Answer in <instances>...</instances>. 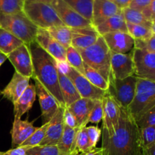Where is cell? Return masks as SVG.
I'll return each mask as SVG.
<instances>
[{
	"mask_svg": "<svg viewBox=\"0 0 155 155\" xmlns=\"http://www.w3.org/2000/svg\"><path fill=\"white\" fill-rule=\"evenodd\" d=\"M120 116L117 131L110 137L102 128L103 155H136L142 148L140 130L127 109L120 106Z\"/></svg>",
	"mask_w": 155,
	"mask_h": 155,
	"instance_id": "6da1fadb",
	"label": "cell"
},
{
	"mask_svg": "<svg viewBox=\"0 0 155 155\" xmlns=\"http://www.w3.org/2000/svg\"><path fill=\"white\" fill-rule=\"evenodd\" d=\"M32 57L33 78H36L55 98L61 107H65L59 86L57 61L34 41L27 45Z\"/></svg>",
	"mask_w": 155,
	"mask_h": 155,
	"instance_id": "7a4b0ae2",
	"label": "cell"
},
{
	"mask_svg": "<svg viewBox=\"0 0 155 155\" xmlns=\"http://www.w3.org/2000/svg\"><path fill=\"white\" fill-rule=\"evenodd\" d=\"M83 62L98 71L107 81L110 75L111 51L102 36H100L93 45L84 49L78 50Z\"/></svg>",
	"mask_w": 155,
	"mask_h": 155,
	"instance_id": "3957f363",
	"label": "cell"
},
{
	"mask_svg": "<svg viewBox=\"0 0 155 155\" xmlns=\"http://www.w3.org/2000/svg\"><path fill=\"white\" fill-rule=\"evenodd\" d=\"M0 27L29 45L36 41L38 27L24 12L12 15H0Z\"/></svg>",
	"mask_w": 155,
	"mask_h": 155,
	"instance_id": "277c9868",
	"label": "cell"
},
{
	"mask_svg": "<svg viewBox=\"0 0 155 155\" xmlns=\"http://www.w3.org/2000/svg\"><path fill=\"white\" fill-rule=\"evenodd\" d=\"M23 12L38 28L48 30L51 27L64 25L50 4L24 2Z\"/></svg>",
	"mask_w": 155,
	"mask_h": 155,
	"instance_id": "5b68a950",
	"label": "cell"
},
{
	"mask_svg": "<svg viewBox=\"0 0 155 155\" xmlns=\"http://www.w3.org/2000/svg\"><path fill=\"white\" fill-rule=\"evenodd\" d=\"M155 106V81L138 78L136 95L127 110L135 120Z\"/></svg>",
	"mask_w": 155,
	"mask_h": 155,
	"instance_id": "8992f818",
	"label": "cell"
},
{
	"mask_svg": "<svg viewBox=\"0 0 155 155\" xmlns=\"http://www.w3.org/2000/svg\"><path fill=\"white\" fill-rule=\"evenodd\" d=\"M138 78L135 76L123 80L115 79L110 75L107 93L116 101L118 105L127 109L134 99Z\"/></svg>",
	"mask_w": 155,
	"mask_h": 155,
	"instance_id": "52a82bcc",
	"label": "cell"
},
{
	"mask_svg": "<svg viewBox=\"0 0 155 155\" xmlns=\"http://www.w3.org/2000/svg\"><path fill=\"white\" fill-rule=\"evenodd\" d=\"M57 64L65 75L73 82L80 97L92 100H102L107 92L98 89L92 85L83 74L69 65L68 62L60 63L57 61Z\"/></svg>",
	"mask_w": 155,
	"mask_h": 155,
	"instance_id": "ba28073f",
	"label": "cell"
},
{
	"mask_svg": "<svg viewBox=\"0 0 155 155\" xmlns=\"http://www.w3.org/2000/svg\"><path fill=\"white\" fill-rule=\"evenodd\" d=\"M135 64V77L155 81V53L134 48L132 51Z\"/></svg>",
	"mask_w": 155,
	"mask_h": 155,
	"instance_id": "9c48e42d",
	"label": "cell"
},
{
	"mask_svg": "<svg viewBox=\"0 0 155 155\" xmlns=\"http://www.w3.org/2000/svg\"><path fill=\"white\" fill-rule=\"evenodd\" d=\"M59 18L65 26L71 28H83L93 26L92 23L74 11L63 0H54L51 3Z\"/></svg>",
	"mask_w": 155,
	"mask_h": 155,
	"instance_id": "30bf717a",
	"label": "cell"
},
{
	"mask_svg": "<svg viewBox=\"0 0 155 155\" xmlns=\"http://www.w3.org/2000/svg\"><path fill=\"white\" fill-rule=\"evenodd\" d=\"M8 59L12 64L17 73L28 78L33 77V61L27 45L23 44L16 48L8 55Z\"/></svg>",
	"mask_w": 155,
	"mask_h": 155,
	"instance_id": "8fae6325",
	"label": "cell"
},
{
	"mask_svg": "<svg viewBox=\"0 0 155 155\" xmlns=\"http://www.w3.org/2000/svg\"><path fill=\"white\" fill-rule=\"evenodd\" d=\"M35 81L36 96L39 98V102L42 110V118L43 124L49 122L53 117L57 113L60 105L54 96L42 86L40 82L36 78H33Z\"/></svg>",
	"mask_w": 155,
	"mask_h": 155,
	"instance_id": "7c38bea8",
	"label": "cell"
},
{
	"mask_svg": "<svg viewBox=\"0 0 155 155\" xmlns=\"http://www.w3.org/2000/svg\"><path fill=\"white\" fill-rule=\"evenodd\" d=\"M110 75L114 78L120 80L135 75V64L132 51L129 54L111 52Z\"/></svg>",
	"mask_w": 155,
	"mask_h": 155,
	"instance_id": "4fadbf2b",
	"label": "cell"
},
{
	"mask_svg": "<svg viewBox=\"0 0 155 155\" xmlns=\"http://www.w3.org/2000/svg\"><path fill=\"white\" fill-rule=\"evenodd\" d=\"M103 129L107 131L110 137L115 134L119 125L120 109L117 103L107 93L102 99Z\"/></svg>",
	"mask_w": 155,
	"mask_h": 155,
	"instance_id": "5bb4252c",
	"label": "cell"
},
{
	"mask_svg": "<svg viewBox=\"0 0 155 155\" xmlns=\"http://www.w3.org/2000/svg\"><path fill=\"white\" fill-rule=\"evenodd\" d=\"M36 42L58 62H67L66 48L55 40L45 29H38Z\"/></svg>",
	"mask_w": 155,
	"mask_h": 155,
	"instance_id": "9a60e30c",
	"label": "cell"
},
{
	"mask_svg": "<svg viewBox=\"0 0 155 155\" xmlns=\"http://www.w3.org/2000/svg\"><path fill=\"white\" fill-rule=\"evenodd\" d=\"M111 52L127 54L131 52L135 46V39L128 33L113 32L102 36Z\"/></svg>",
	"mask_w": 155,
	"mask_h": 155,
	"instance_id": "2e32d148",
	"label": "cell"
},
{
	"mask_svg": "<svg viewBox=\"0 0 155 155\" xmlns=\"http://www.w3.org/2000/svg\"><path fill=\"white\" fill-rule=\"evenodd\" d=\"M71 45L77 50L84 49L93 45L101 35L94 26L83 28H71Z\"/></svg>",
	"mask_w": 155,
	"mask_h": 155,
	"instance_id": "e0dca14e",
	"label": "cell"
},
{
	"mask_svg": "<svg viewBox=\"0 0 155 155\" xmlns=\"http://www.w3.org/2000/svg\"><path fill=\"white\" fill-rule=\"evenodd\" d=\"M65 107H59L57 113L49 121V125L43 140L39 145H57L62 136L64 130V110Z\"/></svg>",
	"mask_w": 155,
	"mask_h": 155,
	"instance_id": "ac0fdd59",
	"label": "cell"
},
{
	"mask_svg": "<svg viewBox=\"0 0 155 155\" xmlns=\"http://www.w3.org/2000/svg\"><path fill=\"white\" fill-rule=\"evenodd\" d=\"M120 13L122 10L110 0H94L92 23L95 27L107 18Z\"/></svg>",
	"mask_w": 155,
	"mask_h": 155,
	"instance_id": "d6986e66",
	"label": "cell"
},
{
	"mask_svg": "<svg viewBox=\"0 0 155 155\" xmlns=\"http://www.w3.org/2000/svg\"><path fill=\"white\" fill-rule=\"evenodd\" d=\"M33 122L22 120L21 118L15 117L13 127L11 131L12 144L13 148L21 146L36 130L38 127L33 126Z\"/></svg>",
	"mask_w": 155,
	"mask_h": 155,
	"instance_id": "ffe728a7",
	"label": "cell"
},
{
	"mask_svg": "<svg viewBox=\"0 0 155 155\" xmlns=\"http://www.w3.org/2000/svg\"><path fill=\"white\" fill-rule=\"evenodd\" d=\"M30 79L15 71L8 84L1 91V95L14 104L28 87L30 85Z\"/></svg>",
	"mask_w": 155,
	"mask_h": 155,
	"instance_id": "44dd1931",
	"label": "cell"
},
{
	"mask_svg": "<svg viewBox=\"0 0 155 155\" xmlns=\"http://www.w3.org/2000/svg\"><path fill=\"white\" fill-rule=\"evenodd\" d=\"M98 100L81 98L71 104L68 109L74 115L78 127H86L89 114Z\"/></svg>",
	"mask_w": 155,
	"mask_h": 155,
	"instance_id": "7402d4cb",
	"label": "cell"
},
{
	"mask_svg": "<svg viewBox=\"0 0 155 155\" xmlns=\"http://www.w3.org/2000/svg\"><path fill=\"white\" fill-rule=\"evenodd\" d=\"M80 128H71L68 126H64L62 136L57 145L58 148L64 155H78L76 143L77 136Z\"/></svg>",
	"mask_w": 155,
	"mask_h": 155,
	"instance_id": "603a6c76",
	"label": "cell"
},
{
	"mask_svg": "<svg viewBox=\"0 0 155 155\" xmlns=\"http://www.w3.org/2000/svg\"><path fill=\"white\" fill-rule=\"evenodd\" d=\"M57 68L61 92L62 97L64 101L65 107H68L71 104L81 98V97H80L79 92H77L73 82L65 75L64 73L61 70L58 64Z\"/></svg>",
	"mask_w": 155,
	"mask_h": 155,
	"instance_id": "cb8c5ba5",
	"label": "cell"
},
{
	"mask_svg": "<svg viewBox=\"0 0 155 155\" xmlns=\"http://www.w3.org/2000/svg\"><path fill=\"white\" fill-rule=\"evenodd\" d=\"M36 98L35 85L30 84L20 98L14 103L15 117L21 118L32 107Z\"/></svg>",
	"mask_w": 155,
	"mask_h": 155,
	"instance_id": "d4e9b609",
	"label": "cell"
},
{
	"mask_svg": "<svg viewBox=\"0 0 155 155\" xmlns=\"http://www.w3.org/2000/svg\"><path fill=\"white\" fill-rule=\"evenodd\" d=\"M95 29L101 36H103L106 33H113V32L128 33L127 22H126L125 18L123 15V12L122 13L118 14V15L106 19L105 21L97 25L95 27Z\"/></svg>",
	"mask_w": 155,
	"mask_h": 155,
	"instance_id": "484cf974",
	"label": "cell"
},
{
	"mask_svg": "<svg viewBox=\"0 0 155 155\" xmlns=\"http://www.w3.org/2000/svg\"><path fill=\"white\" fill-rule=\"evenodd\" d=\"M24 44L21 39L14 36L10 32L0 27V51L8 55L16 48Z\"/></svg>",
	"mask_w": 155,
	"mask_h": 155,
	"instance_id": "4316f807",
	"label": "cell"
},
{
	"mask_svg": "<svg viewBox=\"0 0 155 155\" xmlns=\"http://www.w3.org/2000/svg\"><path fill=\"white\" fill-rule=\"evenodd\" d=\"M48 32L57 42L65 48L71 45L72 40V30L71 27L67 26H59V27H51L48 29Z\"/></svg>",
	"mask_w": 155,
	"mask_h": 155,
	"instance_id": "83f0119b",
	"label": "cell"
},
{
	"mask_svg": "<svg viewBox=\"0 0 155 155\" xmlns=\"http://www.w3.org/2000/svg\"><path fill=\"white\" fill-rule=\"evenodd\" d=\"M67 5L72 8L81 16L92 21V6L94 0H63Z\"/></svg>",
	"mask_w": 155,
	"mask_h": 155,
	"instance_id": "f1b7e54d",
	"label": "cell"
},
{
	"mask_svg": "<svg viewBox=\"0 0 155 155\" xmlns=\"http://www.w3.org/2000/svg\"><path fill=\"white\" fill-rule=\"evenodd\" d=\"M122 12L127 23L136 24V25H141L151 29L152 22L147 19L144 16L142 12L135 10V9L131 8L130 7L123 9Z\"/></svg>",
	"mask_w": 155,
	"mask_h": 155,
	"instance_id": "f546056e",
	"label": "cell"
},
{
	"mask_svg": "<svg viewBox=\"0 0 155 155\" xmlns=\"http://www.w3.org/2000/svg\"><path fill=\"white\" fill-rule=\"evenodd\" d=\"M83 75L87 78V80L95 86L107 92L108 87V83L107 80L99 74L97 71L92 68L84 63V72Z\"/></svg>",
	"mask_w": 155,
	"mask_h": 155,
	"instance_id": "4dcf8cb0",
	"label": "cell"
},
{
	"mask_svg": "<svg viewBox=\"0 0 155 155\" xmlns=\"http://www.w3.org/2000/svg\"><path fill=\"white\" fill-rule=\"evenodd\" d=\"M66 59L68 64L83 74L84 62L83 58L78 50L74 48L72 45L66 48Z\"/></svg>",
	"mask_w": 155,
	"mask_h": 155,
	"instance_id": "1f68e13d",
	"label": "cell"
},
{
	"mask_svg": "<svg viewBox=\"0 0 155 155\" xmlns=\"http://www.w3.org/2000/svg\"><path fill=\"white\" fill-rule=\"evenodd\" d=\"M24 0H0V15L22 13Z\"/></svg>",
	"mask_w": 155,
	"mask_h": 155,
	"instance_id": "d6a6232c",
	"label": "cell"
},
{
	"mask_svg": "<svg viewBox=\"0 0 155 155\" xmlns=\"http://www.w3.org/2000/svg\"><path fill=\"white\" fill-rule=\"evenodd\" d=\"M127 32L135 40H146L153 36L151 29L141 25L127 23Z\"/></svg>",
	"mask_w": 155,
	"mask_h": 155,
	"instance_id": "836d02e7",
	"label": "cell"
},
{
	"mask_svg": "<svg viewBox=\"0 0 155 155\" xmlns=\"http://www.w3.org/2000/svg\"><path fill=\"white\" fill-rule=\"evenodd\" d=\"M48 125H49V122L47 124H43L42 127H38L37 130L21 145V147H35L38 146L40 145L42 141L43 140L44 137L46 133L47 129H48ZM20 147V146H19Z\"/></svg>",
	"mask_w": 155,
	"mask_h": 155,
	"instance_id": "e575fe53",
	"label": "cell"
},
{
	"mask_svg": "<svg viewBox=\"0 0 155 155\" xmlns=\"http://www.w3.org/2000/svg\"><path fill=\"white\" fill-rule=\"evenodd\" d=\"M27 155H64L57 145H38L35 147H26Z\"/></svg>",
	"mask_w": 155,
	"mask_h": 155,
	"instance_id": "d590c367",
	"label": "cell"
},
{
	"mask_svg": "<svg viewBox=\"0 0 155 155\" xmlns=\"http://www.w3.org/2000/svg\"><path fill=\"white\" fill-rule=\"evenodd\" d=\"M77 151L80 154H86L91 151L89 145V138L86 133V127H81L79 130L77 136V143H76Z\"/></svg>",
	"mask_w": 155,
	"mask_h": 155,
	"instance_id": "8d00e7d4",
	"label": "cell"
},
{
	"mask_svg": "<svg viewBox=\"0 0 155 155\" xmlns=\"http://www.w3.org/2000/svg\"><path fill=\"white\" fill-rule=\"evenodd\" d=\"M139 130L141 146L145 149L155 142V126L147 127Z\"/></svg>",
	"mask_w": 155,
	"mask_h": 155,
	"instance_id": "74e56055",
	"label": "cell"
},
{
	"mask_svg": "<svg viewBox=\"0 0 155 155\" xmlns=\"http://www.w3.org/2000/svg\"><path fill=\"white\" fill-rule=\"evenodd\" d=\"M135 121L139 129L155 126V106Z\"/></svg>",
	"mask_w": 155,
	"mask_h": 155,
	"instance_id": "f35d334b",
	"label": "cell"
},
{
	"mask_svg": "<svg viewBox=\"0 0 155 155\" xmlns=\"http://www.w3.org/2000/svg\"><path fill=\"white\" fill-rule=\"evenodd\" d=\"M86 133L89 138V145H90L91 151L96 148V145L99 141L101 136V130L98 127H86Z\"/></svg>",
	"mask_w": 155,
	"mask_h": 155,
	"instance_id": "ab89813d",
	"label": "cell"
},
{
	"mask_svg": "<svg viewBox=\"0 0 155 155\" xmlns=\"http://www.w3.org/2000/svg\"><path fill=\"white\" fill-rule=\"evenodd\" d=\"M103 120V103L102 100H98L89 114L88 123L98 124Z\"/></svg>",
	"mask_w": 155,
	"mask_h": 155,
	"instance_id": "60d3db41",
	"label": "cell"
},
{
	"mask_svg": "<svg viewBox=\"0 0 155 155\" xmlns=\"http://www.w3.org/2000/svg\"><path fill=\"white\" fill-rule=\"evenodd\" d=\"M134 48L145 49L155 53V36H152L146 40H135Z\"/></svg>",
	"mask_w": 155,
	"mask_h": 155,
	"instance_id": "b9f144b4",
	"label": "cell"
},
{
	"mask_svg": "<svg viewBox=\"0 0 155 155\" xmlns=\"http://www.w3.org/2000/svg\"><path fill=\"white\" fill-rule=\"evenodd\" d=\"M63 118L64 125L74 129L78 127L77 120H76L75 117H74V115L68 110V107H65L64 110ZM79 128H80V127H79Z\"/></svg>",
	"mask_w": 155,
	"mask_h": 155,
	"instance_id": "7bdbcfd3",
	"label": "cell"
},
{
	"mask_svg": "<svg viewBox=\"0 0 155 155\" xmlns=\"http://www.w3.org/2000/svg\"><path fill=\"white\" fill-rule=\"evenodd\" d=\"M154 0H132L129 7L135 10L142 12V10L148 7Z\"/></svg>",
	"mask_w": 155,
	"mask_h": 155,
	"instance_id": "ee69618b",
	"label": "cell"
},
{
	"mask_svg": "<svg viewBox=\"0 0 155 155\" xmlns=\"http://www.w3.org/2000/svg\"><path fill=\"white\" fill-rule=\"evenodd\" d=\"M142 14L144 16L149 20L150 21H155V0L152 2L148 7L145 8L144 10H142Z\"/></svg>",
	"mask_w": 155,
	"mask_h": 155,
	"instance_id": "f6af8a7d",
	"label": "cell"
},
{
	"mask_svg": "<svg viewBox=\"0 0 155 155\" xmlns=\"http://www.w3.org/2000/svg\"><path fill=\"white\" fill-rule=\"evenodd\" d=\"M5 155H27L26 154V147H18V148H12L8 150L6 152H4Z\"/></svg>",
	"mask_w": 155,
	"mask_h": 155,
	"instance_id": "bcb514c9",
	"label": "cell"
},
{
	"mask_svg": "<svg viewBox=\"0 0 155 155\" xmlns=\"http://www.w3.org/2000/svg\"><path fill=\"white\" fill-rule=\"evenodd\" d=\"M110 1H111L114 4L116 5L119 8L123 10V9L128 8L130 6L132 0H110Z\"/></svg>",
	"mask_w": 155,
	"mask_h": 155,
	"instance_id": "7dc6e473",
	"label": "cell"
},
{
	"mask_svg": "<svg viewBox=\"0 0 155 155\" xmlns=\"http://www.w3.org/2000/svg\"><path fill=\"white\" fill-rule=\"evenodd\" d=\"M143 155H155V142L148 148L143 149Z\"/></svg>",
	"mask_w": 155,
	"mask_h": 155,
	"instance_id": "c3c4849f",
	"label": "cell"
},
{
	"mask_svg": "<svg viewBox=\"0 0 155 155\" xmlns=\"http://www.w3.org/2000/svg\"><path fill=\"white\" fill-rule=\"evenodd\" d=\"M86 155H103L102 148H95L93 150L90 151L89 152L86 153Z\"/></svg>",
	"mask_w": 155,
	"mask_h": 155,
	"instance_id": "681fc988",
	"label": "cell"
},
{
	"mask_svg": "<svg viewBox=\"0 0 155 155\" xmlns=\"http://www.w3.org/2000/svg\"><path fill=\"white\" fill-rule=\"evenodd\" d=\"M54 0H24V2H41L45 4H51Z\"/></svg>",
	"mask_w": 155,
	"mask_h": 155,
	"instance_id": "f907efd6",
	"label": "cell"
},
{
	"mask_svg": "<svg viewBox=\"0 0 155 155\" xmlns=\"http://www.w3.org/2000/svg\"><path fill=\"white\" fill-rule=\"evenodd\" d=\"M7 59H8V56L6 55V54H3L2 52H1V51H0V67L2 65V64L4 63V62Z\"/></svg>",
	"mask_w": 155,
	"mask_h": 155,
	"instance_id": "816d5d0a",
	"label": "cell"
},
{
	"mask_svg": "<svg viewBox=\"0 0 155 155\" xmlns=\"http://www.w3.org/2000/svg\"><path fill=\"white\" fill-rule=\"evenodd\" d=\"M151 33H152L153 36H155V21H152V24H151Z\"/></svg>",
	"mask_w": 155,
	"mask_h": 155,
	"instance_id": "f5cc1de1",
	"label": "cell"
},
{
	"mask_svg": "<svg viewBox=\"0 0 155 155\" xmlns=\"http://www.w3.org/2000/svg\"><path fill=\"white\" fill-rule=\"evenodd\" d=\"M136 155H143V148H141V149L138 151V153L136 154Z\"/></svg>",
	"mask_w": 155,
	"mask_h": 155,
	"instance_id": "db71d44e",
	"label": "cell"
},
{
	"mask_svg": "<svg viewBox=\"0 0 155 155\" xmlns=\"http://www.w3.org/2000/svg\"><path fill=\"white\" fill-rule=\"evenodd\" d=\"M0 155H5L4 152H0Z\"/></svg>",
	"mask_w": 155,
	"mask_h": 155,
	"instance_id": "11a10c76",
	"label": "cell"
},
{
	"mask_svg": "<svg viewBox=\"0 0 155 155\" xmlns=\"http://www.w3.org/2000/svg\"><path fill=\"white\" fill-rule=\"evenodd\" d=\"M78 155H86V154H83V153H81V154H78Z\"/></svg>",
	"mask_w": 155,
	"mask_h": 155,
	"instance_id": "9f6ffc18",
	"label": "cell"
},
{
	"mask_svg": "<svg viewBox=\"0 0 155 155\" xmlns=\"http://www.w3.org/2000/svg\"><path fill=\"white\" fill-rule=\"evenodd\" d=\"M0 95H1V90H0Z\"/></svg>",
	"mask_w": 155,
	"mask_h": 155,
	"instance_id": "6f0895ef",
	"label": "cell"
}]
</instances>
